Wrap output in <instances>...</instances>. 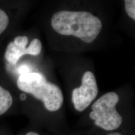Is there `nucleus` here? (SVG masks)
I'll return each instance as SVG.
<instances>
[{
  "label": "nucleus",
  "mask_w": 135,
  "mask_h": 135,
  "mask_svg": "<svg viewBox=\"0 0 135 135\" xmlns=\"http://www.w3.org/2000/svg\"><path fill=\"white\" fill-rule=\"evenodd\" d=\"M13 42L18 48H26L28 44V38L26 36H18L14 39Z\"/></svg>",
  "instance_id": "1a4fd4ad"
},
{
  "label": "nucleus",
  "mask_w": 135,
  "mask_h": 135,
  "mask_svg": "<svg viewBox=\"0 0 135 135\" xmlns=\"http://www.w3.org/2000/svg\"><path fill=\"white\" fill-rule=\"evenodd\" d=\"M9 17L4 10L0 8V35L3 33L9 25Z\"/></svg>",
  "instance_id": "6e6552de"
},
{
  "label": "nucleus",
  "mask_w": 135,
  "mask_h": 135,
  "mask_svg": "<svg viewBox=\"0 0 135 135\" xmlns=\"http://www.w3.org/2000/svg\"><path fill=\"white\" fill-rule=\"evenodd\" d=\"M51 25L59 35L75 36L86 43H93L103 28L102 21L93 13L68 9L54 13Z\"/></svg>",
  "instance_id": "f257e3e1"
},
{
  "label": "nucleus",
  "mask_w": 135,
  "mask_h": 135,
  "mask_svg": "<svg viewBox=\"0 0 135 135\" xmlns=\"http://www.w3.org/2000/svg\"><path fill=\"white\" fill-rule=\"evenodd\" d=\"M126 14L133 20H135V0H124Z\"/></svg>",
  "instance_id": "0eeeda50"
},
{
  "label": "nucleus",
  "mask_w": 135,
  "mask_h": 135,
  "mask_svg": "<svg viewBox=\"0 0 135 135\" xmlns=\"http://www.w3.org/2000/svg\"><path fill=\"white\" fill-rule=\"evenodd\" d=\"M26 135H40L38 133L35 132H29Z\"/></svg>",
  "instance_id": "f8f14e48"
},
{
  "label": "nucleus",
  "mask_w": 135,
  "mask_h": 135,
  "mask_svg": "<svg viewBox=\"0 0 135 135\" xmlns=\"http://www.w3.org/2000/svg\"><path fill=\"white\" fill-rule=\"evenodd\" d=\"M16 84L20 90L41 101L49 111L59 110L63 103V94L60 88L48 81L40 73L30 71L20 75Z\"/></svg>",
  "instance_id": "f03ea898"
},
{
  "label": "nucleus",
  "mask_w": 135,
  "mask_h": 135,
  "mask_svg": "<svg viewBox=\"0 0 135 135\" xmlns=\"http://www.w3.org/2000/svg\"><path fill=\"white\" fill-rule=\"evenodd\" d=\"M28 72H30V70L29 67H28L27 66H22L19 69L20 75L26 73H28Z\"/></svg>",
  "instance_id": "9d476101"
},
{
  "label": "nucleus",
  "mask_w": 135,
  "mask_h": 135,
  "mask_svg": "<svg viewBox=\"0 0 135 135\" xmlns=\"http://www.w3.org/2000/svg\"><path fill=\"white\" fill-rule=\"evenodd\" d=\"M26 95L25 94H21V95H20V99H21V100L24 101L26 99Z\"/></svg>",
  "instance_id": "9b49d317"
},
{
  "label": "nucleus",
  "mask_w": 135,
  "mask_h": 135,
  "mask_svg": "<svg viewBox=\"0 0 135 135\" xmlns=\"http://www.w3.org/2000/svg\"><path fill=\"white\" fill-rule=\"evenodd\" d=\"M98 93L97 80L91 71H86L81 79V84L72 91V102L79 112L85 110L96 98Z\"/></svg>",
  "instance_id": "20e7f679"
},
{
  "label": "nucleus",
  "mask_w": 135,
  "mask_h": 135,
  "mask_svg": "<svg viewBox=\"0 0 135 135\" xmlns=\"http://www.w3.org/2000/svg\"><path fill=\"white\" fill-rule=\"evenodd\" d=\"M42 49V43L38 38L32 40L30 45L26 48H18L13 41L8 44L5 52V58L8 63L16 65L21 57L26 55L37 56L40 55Z\"/></svg>",
  "instance_id": "39448f33"
},
{
  "label": "nucleus",
  "mask_w": 135,
  "mask_h": 135,
  "mask_svg": "<svg viewBox=\"0 0 135 135\" xmlns=\"http://www.w3.org/2000/svg\"><path fill=\"white\" fill-rule=\"evenodd\" d=\"M13 104V98L9 91L0 86V116L10 108Z\"/></svg>",
  "instance_id": "423d86ee"
},
{
  "label": "nucleus",
  "mask_w": 135,
  "mask_h": 135,
  "mask_svg": "<svg viewBox=\"0 0 135 135\" xmlns=\"http://www.w3.org/2000/svg\"><path fill=\"white\" fill-rule=\"evenodd\" d=\"M107 135H123V134H121V133H109V134Z\"/></svg>",
  "instance_id": "ddd939ff"
},
{
  "label": "nucleus",
  "mask_w": 135,
  "mask_h": 135,
  "mask_svg": "<svg viewBox=\"0 0 135 135\" xmlns=\"http://www.w3.org/2000/svg\"><path fill=\"white\" fill-rule=\"evenodd\" d=\"M119 96L115 92H108L93 104L89 118L94 124L106 131L118 129L123 122V118L116 109Z\"/></svg>",
  "instance_id": "7ed1b4c3"
}]
</instances>
